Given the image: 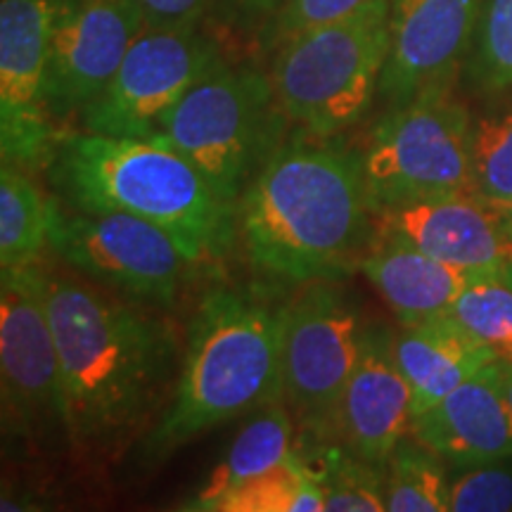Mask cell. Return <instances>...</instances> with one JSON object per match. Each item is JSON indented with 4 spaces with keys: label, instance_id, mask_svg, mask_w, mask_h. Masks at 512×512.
Masks as SVG:
<instances>
[{
    "label": "cell",
    "instance_id": "cell-9",
    "mask_svg": "<svg viewBox=\"0 0 512 512\" xmlns=\"http://www.w3.org/2000/svg\"><path fill=\"white\" fill-rule=\"evenodd\" d=\"M0 399L3 430L12 439H67L48 268L41 261L0 275Z\"/></svg>",
    "mask_w": 512,
    "mask_h": 512
},
{
    "label": "cell",
    "instance_id": "cell-4",
    "mask_svg": "<svg viewBox=\"0 0 512 512\" xmlns=\"http://www.w3.org/2000/svg\"><path fill=\"white\" fill-rule=\"evenodd\" d=\"M50 181L72 209L124 211L157 223L192 264H219L238 238V209L169 145L91 131L62 133Z\"/></svg>",
    "mask_w": 512,
    "mask_h": 512
},
{
    "label": "cell",
    "instance_id": "cell-34",
    "mask_svg": "<svg viewBox=\"0 0 512 512\" xmlns=\"http://www.w3.org/2000/svg\"><path fill=\"white\" fill-rule=\"evenodd\" d=\"M508 228H510V233H512V204L508 207Z\"/></svg>",
    "mask_w": 512,
    "mask_h": 512
},
{
    "label": "cell",
    "instance_id": "cell-29",
    "mask_svg": "<svg viewBox=\"0 0 512 512\" xmlns=\"http://www.w3.org/2000/svg\"><path fill=\"white\" fill-rule=\"evenodd\" d=\"M370 3L373 0H285L283 8L275 12V17L264 27L266 48L275 50L287 38L354 15Z\"/></svg>",
    "mask_w": 512,
    "mask_h": 512
},
{
    "label": "cell",
    "instance_id": "cell-10",
    "mask_svg": "<svg viewBox=\"0 0 512 512\" xmlns=\"http://www.w3.org/2000/svg\"><path fill=\"white\" fill-rule=\"evenodd\" d=\"M366 325L349 292L335 280L302 285L287 302L283 399L311 434L337 430L344 389L354 373Z\"/></svg>",
    "mask_w": 512,
    "mask_h": 512
},
{
    "label": "cell",
    "instance_id": "cell-11",
    "mask_svg": "<svg viewBox=\"0 0 512 512\" xmlns=\"http://www.w3.org/2000/svg\"><path fill=\"white\" fill-rule=\"evenodd\" d=\"M221 60L197 27H145L110 86L81 114L83 131L114 138H155L185 93Z\"/></svg>",
    "mask_w": 512,
    "mask_h": 512
},
{
    "label": "cell",
    "instance_id": "cell-7",
    "mask_svg": "<svg viewBox=\"0 0 512 512\" xmlns=\"http://www.w3.org/2000/svg\"><path fill=\"white\" fill-rule=\"evenodd\" d=\"M368 207L375 214L441 195L475 192L470 112L446 93L392 107L361 152Z\"/></svg>",
    "mask_w": 512,
    "mask_h": 512
},
{
    "label": "cell",
    "instance_id": "cell-12",
    "mask_svg": "<svg viewBox=\"0 0 512 512\" xmlns=\"http://www.w3.org/2000/svg\"><path fill=\"white\" fill-rule=\"evenodd\" d=\"M62 3H0V155L24 171L48 169L62 136L46 102L50 43Z\"/></svg>",
    "mask_w": 512,
    "mask_h": 512
},
{
    "label": "cell",
    "instance_id": "cell-22",
    "mask_svg": "<svg viewBox=\"0 0 512 512\" xmlns=\"http://www.w3.org/2000/svg\"><path fill=\"white\" fill-rule=\"evenodd\" d=\"M325 489L297 451L216 503L214 512H323Z\"/></svg>",
    "mask_w": 512,
    "mask_h": 512
},
{
    "label": "cell",
    "instance_id": "cell-8",
    "mask_svg": "<svg viewBox=\"0 0 512 512\" xmlns=\"http://www.w3.org/2000/svg\"><path fill=\"white\" fill-rule=\"evenodd\" d=\"M50 249L93 283L147 306L174 304L200 268L157 223L124 211H67L57 202Z\"/></svg>",
    "mask_w": 512,
    "mask_h": 512
},
{
    "label": "cell",
    "instance_id": "cell-17",
    "mask_svg": "<svg viewBox=\"0 0 512 512\" xmlns=\"http://www.w3.org/2000/svg\"><path fill=\"white\" fill-rule=\"evenodd\" d=\"M413 437L444 463L475 467L512 458V406L503 392L501 358L413 418Z\"/></svg>",
    "mask_w": 512,
    "mask_h": 512
},
{
    "label": "cell",
    "instance_id": "cell-14",
    "mask_svg": "<svg viewBox=\"0 0 512 512\" xmlns=\"http://www.w3.org/2000/svg\"><path fill=\"white\" fill-rule=\"evenodd\" d=\"M482 0H392L380 95L401 107L446 93L470 53Z\"/></svg>",
    "mask_w": 512,
    "mask_h": 512
},
{
    "label": "cell",
    "instance_id": "cell-24",
    "mask_svg": "<svg viewBox=\"0 0 512 512\" xmlns=\"http://www.w3.org/2000/svg\"><path fill=\"white\" fill-rule=\"evenodd\" d=\"M479 342L512 361V285L503 275H484L460 292L448 309Z\"/></svg>",
    "mask_w": 512,
    "mask_h": 512
},
{
    "label": "cell",
    "instance_id": "cell-33",
    "mask_svg": "<svg viewBox=\"0 0 512 512\" xmlns=\"http://www.w3.org/2000/svg\"><path fill=\"white\" fill-rule=\"evenodd\" d=\"M501 275H503V278H505V280H508V283L512 285V264H508V266H505V271H503Z\"/></svg>",
    "mask_w": 512,
    "mask_h": 512
},
{
    "label": "cell",
    "instance_id": "cell-26",
    "mask_svg": "<svg viewBox=\"0 0 512 512\" xmlns=\"http://www.w3.org/2000/svg\"><path fill=\"white\" fill-rule=\"evenodd\" d=\"M313 467V465H311ZM325 489V510L328 512H382L384 479L380 467L363 458H347L330 451L320 470L313 467Z\"/></svg>",
    "mask_w": 512,
    "mask_h": 512
},
{
    "label": "cell",
    "instance_id": "cell-6",
    "mask_svg": "<svg viewBox=\"0 0 512 512\" xmlns=\"http://www.w3.org/2000/svg\"><path fill=\"white\" fill-rule=\"evenodd\" d=\"M275 110L278 102L268 76L219 60L150 140L183 155L223 202L238 209L256 174L261 143L271 136Z\"/></svg>",
    "mask_w": 512,
    "mask_h": 512
},
{
    "label": "cell",
    "instance_id": "cell-20",
    "mask_svg": "<svg viewBox=\"0 0 512 512\" xmlns=\"http://www.w3.org/2000/svg\"><path fill=\"white\" fill-rule=\"evenodd\" d=\"M294 415L285 401L271 403V406L259 408L238 437L226 451L219 463H216L211 475L207 477L197 494L188 498L181 508L195 512H214L216 503L223 496L238 489L247 479L280 465L294 453Z\"/></svg>",
    "mask_w": 512,
    "mask_h": 512
},
{
    "label": "cell",
    "instance_id": "cell-18",
    "mask_svg": "<svg viewBox=\"0 0 512 512\" xmlns=\"http://www.w3.org/2000/svg\"><path fill=\"white\" fill-rule=\"evenodd\" d=\"M394 351L413 392L415 418L498 361L496 351L470 335L451 313L401 325L399 335H394Z\"/></svg>",
    "mask_w": 512,
    "mask_h": 512
},
{
    "label": "cell",
    "instance_id": "cell-35",
    "mask_svg": "<svg viewBox=\"0 0 512 512\" xmlns=\"http://www.w3.org/2000/svg\"><path fill=\"white\" fill-rule=\"evenodd\" d=\"M510 363H512V361H510Z\"/></svg>",
    "mask_w": 512,
    "mask_h": 512
},
{
    "label": "cell",
    "instance_id": "cell-32",
    "mask_svg": "<svg viewBox=\"0 0 512 512\" xmlns=\"http://www.w3.org/2000/svg\"><path fill=\"white\" fill-rule=\"evenodd\" d=\"M501 382H503V392L508 396L512 406V363L503 361V358H501Z\"/></svg>",
    "mask_w": 512,
    "mask_h": 512
},
{
    "label": "cell",
    "instance_id": "cell-1",
    "mask_svg": "<svg viewBox=\"0 0 512 512\" xmlns=\"http://www.w3.org/2000/svg\"><path fill=\"white\" fill-rule=\"evenodd\" d=\"M48 311L67 444L83 460L112 463L145 439L174 396L183 361L174 325L60 273H48Z\"/></svg>",
    "mask_w": 512,
    "mask_h": 512
},
{
    "label": "cell",
    "instance_id": "cell-21",
    "mask_svg": "<svg viewBox=\"0 0 512 512\" xmlns=\"http://www.w3.org/2000/svg\"><path fill=\"white\" fill-rule=\"evenodd\" d=\"M55 200L29 178L22 166H0V268L41 261L50 247Z\"/></svg>",
    "mask_w": 512,
    "mask_h": 512
},
{
    "label": "cell",
    "instance_id": "cell-2",
    "mask_svg": "<svg viewBox=\"0 0 512 512\" xmlns=\"http://www.w3.org/2000/svg\"><path fill=\"white\" fill-rule=\"evenodd\" d=\"M361 152L297 143L273 150L238 204V233L254 273L302 287L344 278L368 226Z\"/></svg>",
    "mask_w": 512,
    "mask_h": 512
},
{
    "label": "cell",
    "instance_id": "cell-25",
    "mask_svg": "<svg viewBox=\"0 0 512 512\" xmlns=\"http://www.w3.org/2000/svg\"><path fill=\"white\" fill-rule=\"evenodd\" d=\"M470 76L482 91L512 86V0H482L479 5Z\"/></svg>",
    "mask_w": 512,
    "mask_h": 512
},
{
    "label": "cell",
    "instance_id": "cell-5",
    "mask_svg": "<svg viewBox=\"0 0 512 512\" xmlns=\"http://www.w3.org/2000/svg\"><path fill=\"white\" fill-rule=\"evenodd\" d=\"M392 0L287 38L273 50L278 112L311 138H332L358 124L380 93L389 53Z\"/></svg>",
    "mask_w": 512,
    "mask_h": 512
},
{
    "label": "cell",
    "instance_id": "cell-16",
    "mask_svg": "<svg viewBox=\"0 0 512 512\" xmlns=\"http://www.w3.org/2000/svg\"><path fill=\"white\" fill-rule=\"evenodd\" d=\"M413 418V392L396 361L394 335L384 325H366L337 430L354 456L382 470L411 432Z\"/></svg>",
    "mask_w": 512,
    "mask_h": 512
},
{
    "label": "cell",
    "instance_id": "cell-15",
    "mask_svg": "<svg viewBox=\"0 0 512 512\" xmlns=\"http://www.w3.org/2000/svg\"><path fill=\"white\" fill-rule=\"evenodd\" d=\"M508 207L479 192H458L382 211L389 238L477 275H501L512 264Z\"/></svg>",
    "mask_w": 512,
    "mask_h": 512
},
{
    "label": "cell",
    "instance_id": "cell-19",
    "mask_svg": "<svg viewBox=\"0 0 512 512\" xmlns=\"http://www.w3.org/2000/svg\"><path fill=\"white\" fill-rule=\"evenodd\" d=\"M358 268L401 325L448 313L467 285L484 278L396 238L363 256Z\"/></svg>",
    "mask_w": 512,
    "mask_h": 512
},
{
    "label": "cell",
    "instance_id": "cell-23",
    "mask_svg": "<svg viewBox=\"0 0 512 512\" xmlns=\"http://www.w3.org/2000/svg\"><path fill=\"white\" fill-rule=\"evenodd\" d=\"M448 486L437 453L415 437L403 439L387 463L384 505L389 512H446Z\"/></svg>",
    "mask_w": 512,
    "mask_h": 512
},
{
    "label": "cell",
    "instance_id": "cell-31",
    "mask_svg": "<svg viewBox=\"0 0 512 512\" xmlns=\"http://www.w3.org/2000/svg\"><path fill=\"white\" fill-rule=\"evenodd\" d=\"M226 12L242 29L266 27L275 12L285 5V0H223Z\"/></svg>",
    "mask_w": 512,
    "mask_h": 512
},
{
    "label": "cell",
    "instance_id": "cell-13",
    "mask_svg": "<svg viewBox=\"0 0 512 512\" xmlns=\"http://www.w3.org/2000/svg\"><path fill=\"white\" fill-rule=\"evenodd\" d=\"M145 27L147 19L138 0H64L46 76L50 117L81 119L110 86Z\"/></svg>",
    "mask_w": 512,
    "mask_h": 512
},
{
    "label": "cell",
    "instance_id": "cell-30",
    "mask_svg": "<svg viewBox=\"0 0 512 512\" xmlns=\"http://www.w3.org/2000/svg\"><path fill=\"white\" fill-rule=\"evenodd\" d=\"M145 12L147 27L185 29L197 27L209 0H138Z\"/></svg>",
    "mask_w": 512,
    "mask_h": 512
},
{
    "label": "cell",
    "instance_id": "cell-3",
    "mask_svg": "<svg viewBox=\"0 0 512 512\" xmlns=\"http://www.w3.org/2000/svg\"><path fill=\"white\" fill-rule=\"evenodd\" d=\"M287 304L238 287H214L188 325L174 396L145 439L140 463L159 465L221 422L283 399Z\"/></svg>",
    "mask_w": 512,
    "mask_h": 512
},
{
    "label": "cell",
    "instance_id": "cell-27",
    "mask_svg": "<svg viewBox=\"0 0 512 512\" xmlns=\"http://www.w3.org/2000/svg\"><path fill=\"white\" fill-rule=\"evenodd\" d=\"M472 178L486 200L512 204V110L472 124Z\"/></svg>",
    "mask_w": 512,
    "mask_h": 512
},
{
    "label": "cell",
    "instance_id": "cell-28",
    "mask_svg": "<svg viewBox=\"0 0 512 512\" xmlns=\"http://www.w3.org/2000/svg\"><path fill=\"white\" fill-rule=\"evenodd\" d=\"M451 512H508L512 510V470L496 463L475 465L448 486Z\"/></svg>",
    "mask_w": 512,
    "mask_h": 512
}]
</instances>
